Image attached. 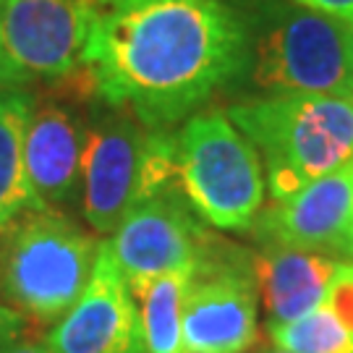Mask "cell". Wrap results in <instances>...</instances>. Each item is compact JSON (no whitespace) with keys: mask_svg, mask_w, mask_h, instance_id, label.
Masks as SVG:
<instances>
[{"mask_svg":"<svg viewBox=\"0 0 353 353\" xmlns=\"http://www.w3.org/2000/svg\"><path fill=\"white\" fill-rule=\"evenodd\" d=\"M293 3L330 13V16H338V19H345V21H353V0H293Z\"/></svg>","mask_w":353,"mask_h":353,"instance_id":"20","label":"cell"},{"mask_svg":"<svg viewBox=\"0 0 353 353\" xmlns=\"http://www.w3.org/2000/svg\"><path fill=\"white\" fill-rule=\"evenodd\" d=\"M92 0H0V37L29 79H61L81 65Z\"/></svg>","mask_w":353,"mask_h":353,"instance_id":"9","label":"cell"},{"mask_svg":"<svg viewBox=\"0 0 353 353\" xmlns=\"http://www.w3.org/2000/svg\"><path fill=\"white\" fill-rule=\"evenodd\" d=\"M0 353H52L50 348H45L42 343H34V341H21V338H16L11 341L6 348Z\"/></svg>","mask_w":353,"mask_h":353,"instance_id":"21","label":"cell"},{"mask_svg":"<svg viewBox=\"0 0 353 353\" xmlns=\"http://www.w3.org/2000/svg\"><path fill=\"white\" fill-rule=\"evenodd\" d=\"M322 306L341 322V327L353 338V262L338 267L335 278L330 283Z\"/></svg>","mask_w":353,"mask_h":353,"instance_id":"17","label":"cell"},{"mask_svg":"<svg viewBox=\"0 0 353 353\" xmlns=\"http://www.w3.org/2000/svg\"><path fill=\"white\" fill-rule=\"evenodd\" d=\"M270 338L290 353H353V338L325 306L290 322H270Z\"/></svg>","mask_w":353,"mask_h":353,"instance_id":"16","label":"cell"},{"mask_svg":"<svg viewBox=\"0 0 353 353\" xmlns=\"http://www.w3.org/2000/svg\"><path fill=\"white\" fill-rule=\"evenodd\" d=\"M21 332H24V316L16 314L11 306L0 301V351L11 341L21 338Z\"/></svg>","mask_w":353,"mask_h":353,"instance_id":"18","label":"cell"},{"mask_svg":"<svg viewBox=\"0 0 353 353\" xmlns=\"http://www.w3.org/2000/svg\"><path fill=\"white\" fill-rule=\"evenodd\" d=\"M24 81H29V76L8 58V52L3 48V37H0V92H3V89L19 87V84H24Z\"/></svg>","mask_w":353,"mask_h":353,"instance_id":"19","label":"cell"},{"mask_svg":"<svg viewBox=\"0 0 353 353\" xmlns=\"http://www.w3.org/2000/svg\"><path fill=\"white\" fill-rule=\"evenodd\" d=\"M254 81L272 97H353L351 21L306 6L278 11L256 39Z\"/></svg>","mask_w":353,"mask_h":353,"instance_id":"5","label":"cell"},{"mask_svg":"<svg viewBox=\"0 0 353 353\" xmlns=\"http://www.w3.org/2000/svg\"><path fill=\"white\" fill-rule=\"evenodd\" d=\"M249 63V37L220 0H92L81 65L110 108L168 128Z\"/></svg>","mask_w":353,"mask_h":353,"instance_id":"1","label":"cell"},{"mask_svg":"<svg viewBox=\"0 0 353 353\" xmlns=\"http://www.w3.org/2000/svg\"><path fill=\"white\" fill-rule=\"evenodd\" d=\"M84 147L87 131L76 115L58 105L32 110L24 134V168L37 210L68 202L81 178Z\"/></svg>","mask_w":353,"mask_h":353,"instance_id":"12","label":"cell"},{"mask_svg":"<svg viewBox=\"0 0 353 353\" xmlns=\"http://www.w3.org/2000/svg\"><path fill=\"white\" fill-rule=\"evenodd\" d=\"M42 345L52 353H147L134 293L108 241L100 243L84 293L48 330Z\"/></svg>","mask_w":353,"mask_h":353,"instance_id":"8","label":"cell"},{"mask_svg":"<svg viewBox=\"0 0 353 353\" xmlns=\"http://www.w3.org/2000/svg\"><path fill=\"white\" fill-rule=\"evenodd\" d=\"M194 214L181 186L154 194L128 210L108 241L128 288L199 265L210 236Z\"/></svg>","mask_w":353,"mask_h":353,"instance_id":"7","label":"cell"},{"mask_svg":"<svg viewBox=\"0 0 353 353\" xmlns=\"http://www.w3.org/2000/svg\"><path fill=\"white\" fill-rule=\"evenodd\" d=\"M150 128L115 110L87 131L81 160L84 217L97 233H113L141 196V168Z\"/></svg>","mask_w":353,"mask_h":353,"instance_id":"10","label":"cell"},{"mask_svg":"<svg viewBox=\"0 0 353 353\" xmlns=\"http://www.w3.org/2000/svg\"><path fill=\"white\" fill-rule=\"evenodd\" d=\"M32 97L19 89L0 92V230L24 210H37L24 168V134Z\"/></svg>","mask_w":353,"mask_h":353,"instance_id":"14","label":"cell"},{"mask_svg":"<svg viewBox=\"0 0 353 353\" xmlns=\"http://www.w3.org/2000/svg\"><path fill=\"white\" fill-rule=\"evenodd\" d=\"M178 183L191 210L220 230H249L265 207L267 181L254 144L228 115L196 113L176 137Z\"/></svg>","mask_w":353,"mask_h":353,"instance_id":"4","label":"cell"},{"mask_svg":"<svg viewBox=\"0 0 353 353\" xmlns=\"http://www.w3.org/2000/svg\"><path fill=\"white\" fill-rule=\"evenodd\" d=\"M353 228V160L303 186L288 199L262 207L254 236L265 246L343 252Z\"/></svg>","mask_w":353,"mask_h":353,"instance_id":"11","label":"cell"},{"mask_svg":"<svg viewBox=\"0 0 353 353\" xmlns=\"http://www.w3.org/2000/svg\"><path fill=\"white\" fill-rule=\"evenodd\" d=\"M262 353H290V351H283V348H272V351H262Z\"/></svg>","mask_w":353,"mask_h":353,"instance_id":"23","label":"cell"},{"mask_svg":"<svg viewBox=\"0 0 353 353\" xmlns=\"http://www.w3.org/2000/svg\"><path fill=\"white\" fill-rule=\"evenodd\" d=\"M100 243L58 210H24L0 230V299L48 325L79 301Z\"/></svg>","mask_w":353,"mask_h":353,"instance_id":"3","label":"cell"},{"mask_svg":"<svg viewBox=\"0 0 353 353\" xmlns=\"http://www.w3.org/2000/svg\"><path fill=\"white\" fill-rule=\"evenodd\" d=\"M228 118L262 152L275 202L353 160V97H265L233 105Z\"/></svg>","mask_w":353,"mask_h":353,"instance_id":"2","label":"cell"},{"mask_svg":"<svg viewBox=\"0 0 353 353\" xmlns=\"http://www.w3.org/2000/svg\"><path fill=\"white\" fill-rule=\"evenodd\" d=\"M338 267L341 262L325 252L265 246L252 259V270L270 322H290L322 306Z\"/></svg>","mask_w":353,"mask_h":353,"instance_id":"13","label":"cell"},{"mask_svg":"<svg viewBox=\"0 0 353 353\" xmlns=\"http://www.w3.org/2000/svg\"><path fill=\"white\" fill-rule=\"evenodd\" d=\"M345 254L353 259V228H351V236H348V243H345Z\"/></svg>","mask_w":353,"mask_h":353,"instance_id":"22","label":"cell"},{"mask_svg":"<svg viewBox=\"0 0 353 353\" xmlns=\"http://www.w3.org/2000/svg\"><path fill=\"white\" fill-rule=\"evenodd\" d=\"M351 52H353V21H351Z\"/></svg>","mask_w":353,"mask_h":353,"instance_id":"24","label":"cell"},{"mask_svg":"<svg viewBox=\"0 0 353 353\" xmlns=\"http://www.w3.org/2000/svg\"><path fill=\"white\" fill-rule=\"evenodd\" d=\"M259 338L256 280L239 254L207 241L183 309V353H246Z\"/></svg>","mask_w":353,"mask_h":353,"instance_id":"6","label":"cell"},{"mask_svg":"<svg viewBox=\"0 0 353 353\" xmlns=\"http://www.w3.org/2000/svg\"><path fill=\"white\" fill-rule=\"evenodd\" d=\"M194 270H173L131 290L139 299L147 353H183V309Z\"/></svg>","mask_w":353,"mask_h":353,"instance_id":"15","label":"cell"}]
</instances>
